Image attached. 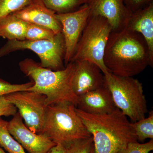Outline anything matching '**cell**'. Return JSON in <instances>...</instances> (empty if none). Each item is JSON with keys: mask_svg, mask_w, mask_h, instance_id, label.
Listing matches in <instances>:
<instances>
[{"mask_svg": "<svg viewBox=\"0 0 153 153\" xmlns=\"http://www.w3.org/2000/svg\"><path fill=\"white\" fill-rule=\"evenodd\" d=\"M13 14L27 23L49 28L56 34L62 33V26L55 13L45 6L43 0H33L27 6Z\"/></svg>", "mask_w": 153, "mask_h": 153, "instance_id": "4fadbf2b", "label": "cell"}, {"mask_svg": "<svg viewBox=\"0 0 153 153\" xmlns=\"http://www.w3.org/2000/svg\"><path fill=\"white\" fill-rule=\"evenodd\" d=\"M76 107L84 112L93 114L109 113L117 108L111 94L105 84L78 97Z\"/></svg>", "mask_w": 153, "mask_h": 153, "instance_id": "5bb4252c", "label": "cell"}, {"mask_svg": "<svg viewBox=\"0 0 153 153\" xmlns=\"http://www.w3.org/2000/svg\"><path fill=\"white\" fill-rule=\"evenodd\" d=\"M33 0H0V19L24 9Z\"/></svg>", "mask_w": 153, "mask_h": 153, "instance_id": "44dd1931", "label": "cell"}, {"mask_svg": "<svg viewBox=\"0 0 153 153\" xmlns=\"http://www.w3.org/2000/svg\"><path fill=\"white\" fill-rule=\"evenodd\" d=\"M0 153H7L1 148L0 147Z\"/></svg>", "mask_w": 153, "mask_h": 153, "instance_id": "f1b7e54d", "label": "cell"}, {"mask_svg": "<svg viewBox=\"0 0 153 153\" xmlns=\"http://www.w3.org/2000/svg\"><path fill=\"white\" fill-rule=\"evenodd\" d=\"M23 49L31 50L37 54L41 60L40 64L44 68L54 71L64 68L65 44L62 33L49 40H8L0 49V58L14 51Z\"/></svg>", "mask_w": 153, "mask_h": 153, "instance_id": "52a82bcc", "label": "cell"}, {"mask_svg": "<svg viewBox=\"0 0 153 153\" xmlns=\"http://www.w3.org/2000/svg\"></svg>", "mask_w": 153, "mask_h": 153, "instance_id": "f546056e", "label": "cell"}, {"mask_svg": "<svg viewBox=\"0 0 153 153\" xmlns=\"http://www.w3.org/2000/svg\"><path fill=\"white\" fill-rule=\"evenodd\" d=\"M131 125L138 142H144L147 139H153V111L149 112L148 117L131 122Z\"/></svg>", "mask_w": 153, "mask_h": 153, "instance_id": "d6986e66", "label": "cell"}, {"mask_svg": "<svg viewBox=\"0 0 153 153\" xmlns=\"http://www.w3.org/2000/svg\"><path fill=\"white\" fill-rule=\"evenodd\" d=\"M75 68L72 79V89L77 96L102 87L105 76L95 63L86 60L74 62Z\"/></svg>", "mask_w": 153, "mask_h": 153, "instance_id": "7c38bea8", "label": "cell"}, {"mask_svg": "<svg viewBox=\"0 0 153 153\" xmlns=\"http://www.w3.org/2000/svg\"><path fill=\"white\" fill-rule=\"evenodd\" d=\"M48 8L55 13H71L87 4L88 0H43Z\"/></svg>", "mask_w": 153, "mask_h": 153, "instance_id": "ac0fdd59", "label": "cell"}, {"mask_svg": "<svg viewBox=\"0 0 153 153\" xmlns=\"http://www.w3.org/2000/svg\"><path fill=\"white\" fill-rule=\"evenodd\" d=\"M76 108L70 103L48 105L41 134L64 146L92 137L76 113Z\"/></svg>", "mask_w": 153, "mask_h": 153, "instance_id": "277c9868", "label": "cell"}, {"mask_svg": "<svg viewBox=\"0 0 153 153\" xmlns=\"http://www.w3.org/2000/svg\"><path fill=\"white\" fill-rule=\"evenodd\" d=\"M19 109L25 125L35 133L41 134L44 127L47 105L46 96L29 91L13 92L4 95Z\"/></svg>", "mask_w": 153, "mask_h": 153, "instance_id": "ba28073f", "label": "cell"}, {"mask_svg": "<svg viewBox=\"0 0 153 153\" xmlns=\"http://www.w3.org/2000/svg\"><path fill=\"white\" fill-rule=\"evenodd\" d=\"M87 4L90 15L106 19L114 32L125 29L132 13L126 7L123 0H88Z\"/></svg>", "mask_w": 153, "mask_h": 153, "instance_id": "8fae6325", "label": "cell"}, {"mask_svg": "<svg viewBox=\"0 0 153 153\" xmlns=\"http://www.w3.org/2000/svg\"><path fill=\"white\" fill-rule=\"evenodd\" d=\"M33 85L32 81L23 84H12L0 78V97L16 91H27Z\"/></svg>", "mask_w": 153, "mask_h": 153, "instance_id": "cb8c5ba5", "label": "cell"}, {"mask_svg": "<svg viewBox=\"0 0 153 153\" xmlns=\"http://www.w3.org/2000/svg\"><path fill=\"white\" fill-rule=\"evenodd\" d=\"M104 76L105 85L116 107L132 123L146 117L147 105L142 83L133 77L118 76L111 73Z\"/></svg>", "mask_w": 153, "mask_h": 153, "instance_id": "5b68a950", "label": "cell"}, {"mask_svg": "<svg viewBox=\"0 0 153 153\" xmlns=\"http://www.w3.org/2000/svg\"><path fill=\"white\" fill-rule=\"evenodd\" d=\"M126 7L132 13L147 7L153 0H123Z\"/></svg>", "mask_w": 153, "mask_h": 153, "instance_id": "d4e9b609", "label": "cell"}, {"mask_svg": "<svg viewBox=\"0 0 153 153\" xmlns=\"http://www.w3.org/2000/svg\"><path fill=\"white\" fill-rule=\"evenodd\" d=\"M8 122L0 117V146L8 153H26L22 145L11 135Z\"/></svg>", "mask_w": 153, "mask_h": 153, "instance_id": "e0dca14e", "label": "cell"}, {"mask_svg": "<svg viewBox=\"0 0 153 153\" xmlns=\"http://www.w3.org/2000/svg\"><path fill=\"white\" fill-rule=\"evenodd\" d=\"M153 150V139L143 143L138 141L128 143L117 153H149Z\"/></svg>", "mask_w": 153, "mask_h": 153, "instance_id": "603a6c76", "label": "cell"}, {"mask_svg": "<svg viewBox=\"0 0 153 153\" xmlns=\"http://www.w3.org/2000/svg\"><path fill=\"white\" fill-rule=\"evenodd\" d=\"M89 15L90 9L87 4L71 13H55L56 19L62 26L65 41L64 62L66 66L71 62Z\"/></svg>", "mask_w": 153, "mask_h": 153, "instance_id": "9c48e42d", "label": "cell"}, {"mask_svg": "<svg viewBox=\"0 0 153 153\" xmlns=\"http://www.w3.org/2000/svg\"><path fill=\"white\" fill-rule=\"evenodd\" d=\"M93 146L92 137L77 140L65 146L66 153H90Z\"/></svg>", "mask_w": 153, "mask_h": 153, "instance_id": "7402d4cb", "label": "cell"}, {"mask_svg": "<svg viewBox=\"0 0 153 153\" xmlns=\"http://www.w3.org/2000/svg\"><path fill=\"white\" fill-rule=\"evenodd\" d=\"M17 112V108L10 103L4 96L0 97V117L4 116H14Z\"/></svg>", "mask_w": 153, "mask_h": 153, "instance_id": "484cf974", "label": "cell"}, {"mask_svg": "<svg viewBox=\"0 0 153 153\" xmlns=\"http://www.w3.org/2000/svg\"><path fill=\"white\" fill-rule=\"evenodd\" d=\"M125 28L140 33L143 37L153 63V3L132 13Z\"/></svg>", "mask_w": 153, "mask_h": 153, "instance_id": "9a60e30c", "label": "cell"}, {"mask_svg": "<svg viewBox=\"0 0 153 153\" xmlns=\"http://www.w3.org/2000/svg\"><path fill=\"white\" fill-rule=\"evenodd\" d=\"M112 31L106 19L89 15L71 62L88 60L97 65L104 75L111 73L105 65L103 57Z\"/></svg>", "mask_w": 153, "mask_h": 153, "instance_id": "8992f818", "label": "cell"}, {"mask_svg": "<svg viewBox=\"0 0 153 153\" xmlns=\"http://www.w3.org/2000/svg\"><path fill=\"white\" fill-rule=\"evenodd\" d=\"M90 153H96L95 151H94V146L92 147V149H91V151Z\"/></svg>", "mask_w": 153, "mask_h": 153, "instance_id": "83f0119b", "label": "cell"}, {"mask_svg": "<svg viewBox=\"0 0 153 153\" xmlns=\"http://www.w3.org/2000/svg\"><path fill=\"white\" fill-rule=\"evenodd\" d=\"M75 109L93 137L96 153H117L128 143L137 141L131 122L117 108L102 114Z\"/></svg>", "mask_w": 153, "mask_h": 153, "instance_id": "7a4b0ae2", "label": "cell"}, {"mask_svg": "<svg viewBox=\"0 0 153 153\" xmlns=\"http://www.w3.org/2000/svg\"><path fill=\"white\" fill-rule=\"evenodd\" d=\"M47 153H66V148L62 144L57 143L51 148Z\"/></svg>", "mask_w": 153, "mask_h": 153, "instance_id": "4316f807", "label": "cell"}, {"mask_svg": "<svg viewBox=\"0 0 153 153\" xmlns=\"http://www.w3.org/2000/svg\"><path fill=\"white\" fill-rule=\"evenodd\" d=\"M103 61L111 73L130 77L153 65L143 37L126 28L111 32L105 50Z\"/></svg>", "mask_w": 153, "mask_h": 153, "instance_id": "6da1fadb", "label": "cell"}, {"mask_svg": "<svg viewBox=\"0 0 153 153\" xmlns=\"http://www.w3.org/2000/svg\"><path fill=\"white\" fill-rule=\"evenodd\" d=\"M56 34L49 28L27 23L25 40L28 41L49 40L54 38Z\"/></svg>", "mask_w": 153, "mask_h": 153, "instance_id": "ffe728a7", "label": "cell"}, {"mask_svg": "<svg viewBox=\"0 0 153 153\" xmlns=\"http://www.w3.org/2000/svg\"><path fill=\"white\" fill-rule=\"evenodd\" d=\"M75 65V62H70L63 69L54 71L29 58L19 63L21 71L34 82L27 91L46 96L47 106L70 103L76 107L78 97L74 94L72 86Z\"/></svg>", "mask_w": 153, "mask_h": 153, "instance_id": "3957f363", "label": "cell"}, {"mask_svg": "<svg viewBox=\"0 0 153 153\" xmlns=\"http://www.w3.org/2000/svg\"><path fill=\"white\" fill-rule=\"evenodd\" d=\"M7 128L11 135L30 153H47L56 144L45 135L31 131L23 122L19 112L8 122Z\"/></svg>", "mask_w": 153, "mask_h": 153, "instance_id": "30bf717a", "label": "cell"}, {"mask_svg": "<svg viewBox=\"0 0 153 153\" xmlns=\"http://www.w3.org/2000/svg\"><path fill=\"white\" fill-rule=\"evenodd\" d=\"M27 22L10 14L0 19V37L8 40H25Z\"/></svg>", "mask_w": 153, "mask_h": 153, "instance_id": "2e32d148", "label": "cell"}]
</instances>
